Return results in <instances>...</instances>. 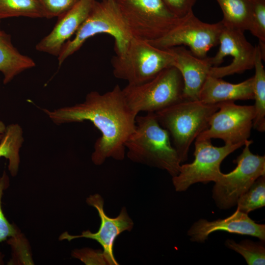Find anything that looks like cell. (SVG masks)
Instances as JSON below:
<instances>
[{
  "instance_id": "f546056e",
  "label": "cell",
  "mask_w": 265,
  "mask_h": 265,
  "mask_svg": "<svg viewBox=\"0 0 265 265\" xmlns=\"http://www.w3.org/2000/svg\"><path fill=\"white\" fill-rule=\"evenodd\" d=\"M5 128L6 126L4 123L0 121V142L2 137V134L4 132Z\"/></svg>"
},
{
  "instance_id": "8992f818",
  "label": "cell",
  "mask_w": 265,
  "mask_h": 265,
  "mask_svg": "<svg viewBox=\"0 0 265 265\" xmlns=\"http://www.w3.org/2000/svg\"><path fill=\"white\" fill-rule=\"evenodd\" d=\"M102 33L109 34L114 38L116 54L122 53L132 38L114 0L95 1L73 39L63 45L57 56L58 65L79 50L88 39Z\"/></svg>"
},
{
  "instance_id": "484cf974",
  "label": "cell",
  "mask_w": 265,
  "mask_h": 265,
  "mask_svg": "<svg viewBox=\"0 0 265 265\" xmlns=\"http://www.w3.org/2000/svg\"><path fill=\"white\" fill-rule=\"evenodd\" d=\"M9 186V178L4 171L0 176V243L16 235L18 231L15 225L10 224L5 217L1 208V198L3 191ZM3 256L0 252V265H3Z\"/></svg>"
},
{
  "instance_id": "4dcf8cb0",
  "label": "cell",
  "mask_w": 265,
  "mask_h": 265,
  "mask_svg": "<svg viewBox=\"0 0 265 265\" xmlns=\"http://www.w3.org/2000/svg\"></svg>"
},
{
  "instance_id": "7c38bea8",
  "label": "cell",
  "mask_w": 265,
  "mask_h": 265,
  "mask_svg": "<svg viewBox=\"0 0 265 265\" xmlns=\"http://www.w3.org/2000/svg\"><path fill=\"white\" fill-rule=\"evenodd\" d=\"M218 109L211 118L209 127L197 137L219 138L225 144H244L253 128V105L240 106L234 101L218 103Z\"/></svg>"
},
{
  "instance_id": "277c9868",
  "label": "cell",
  "mask_w": 265,
  "mask_h": 265,
  "mask_svg": "<svg viewBox=\"0 0 265 265\" xmlns=\"http://www.w3.org/2000/svg\"><path fill=\"white\" fill-rule=\"evenodd\" d=\"M173 54L170 48L157 47L148 41L132 38L125 50L112 57L113 74L130 84H140L172 66Z\"/></svg>"
},
{
  "instance_id": "e0dca14e",
  "label": "cell",
  "mask_w": 265,
  "mask_h": 265,
  "mask_svg": "<svg viewBox=\"0 0 265 265\" xmlns=\"http://www.w3.org/2000/svg\"><path fill=\"white\" fill-rule=\"evenodd\" d=\"M253 77L234 84L209 76L200 92L199 101L207 104L227 101L253 100Z\"/></svg>"
},
{
  "instance_id": "52a82bcc",
  "label": "cell",
  "mask_w": 265,
  "mask_h": 265,
  "mask_svg": "<svg viewBox=\"0 0 265 265\" xmlns=\"http://www.w3.org/2000/svg\"><path fill=\"white\" fill-rule=\"evenodd\" d=\"M183 88L181 73L171 66L147 81L128 84L122 90L127 104L138 115L141 111L155 113L182 101Z\"/></svg>"
},
{
  "instance_id": "6da1fadb",
  "label": "cell",
  "mask_w": 265,
  "mask_h": 265,
  "mask_svg": "<svg viewBox=\"0 0 265 265\" xmlns=\"http://www.w3.org/2000/svg\"><path fill=\"white\" fill-rule=\"evenodd\" d=\"M44 112L55 124L91 122L101 135L96 141L91 160L96 165L108 158L122 160L125 158V143L135 128L136 115L127 104L119 85L106 93H88L80 104Z\"/></svg>"
},
{
  "instance_id": "d6986e66",
  "label": "cell",
  "mask_w": 265,
  "mask_h": 265,
  "mask_svg": "<svg viewBox=\"0 0 265 265\" xmlns=\"http://www.w3.org/2000/svg\"><path fill=\"white\" fill-rule=\"evenodd\" d=\"M223 13V25L248 30L254 0H216Z\"/></svg>"
},
{
  "instance_id": "7a4b0ae2",
  "label": "cell",
  "mask_w": 265,
  "mask_h": 265,
  "mask_svg": "<svg viewBox=\"0 0 265 265\" xmlns=\"http://www.w3.org/2000/svg\"><path fill=\"white\" fill-rule=\"evenodd\" d=\"M125 146L132 161L166 170L172 177L178 174L181 160L155 113L136 116L135 130Z\"/></svg>"
},
{
  "instance_id": "7402d4cb",
  "label": "cell",
  "mask_w": 265,
  "mask_h": 265,
  "mask_svg": "<svg viewBox=\"0 0 265 265\" xmlns=\"http://www.w3.org/2000/svg\"><path fill=\"white\" fill-rule=\"evenodd\" d=\"M19 16L49 18L39 0H0V20Z\"/></svg>"
},
{
  "instance_id": "d4e9b609",
  "label": "cell",
  "mask_w": 265,
  "mask_h": 265,
  "mask_svg": "<svg viewBox=\"0 0 265 265\" xmlns=\"http://www.w3.org/2000/svg\"><path fill=\"white\" fill-rule=\"evenodd\" d=\"M249 31L259 39L263 57L265 58V0H254Z\"/></svg>"
},
{
  "instance_id": "83f0119b",
  "label": "cell",
  "mask_w": 265,
  "mask_h": 265,
  "mask_svg": "<svg viewBox=\"0 0 265 265\" xmlns=\"http://www.w3.org/2000/svg\"><path fill=\"white\" fill-rule=\"evenodd\" d=\"M79 0H39L48 18L60 17Z\"/></svg>"
},
{
  "instance_id": "30bf717a",
  "label": "cell",
  "mask_w": 265,
  "mask_h": 265,
  "mask_svg": "<svg viewBox=\"0 0 265 265\" xmlns=\"http://www.w3.org/2000/svg\"><path fill=\"white\" fill-rule=\"evenodd\" d=\"M223 27L221 21L214 24L202 22L192 11L164 36L149 42L162 49L187 46L194 55L204 58L212 48L219 44Z\"/></svg>"
},
{
  "instance_id": "ba28073f",
  "label": "cell",
  "mask_w": 265,
  "mask_h": 265,
  "mask_svg": "<svg viewBox=\"0 0 265 265\" xmlns=\"http://www.w3.org/2000/svg\"><path fill=\"white\" fill-rule=\"evenodd\" d=\"M252 140H246L240 155L234 160L236 167L231 172L222 173L214 182L212 197L221 210L237 205L238 199L260 176L265 175V157L253 154L250 150Z\"/></svg>"
},
{
  "instance_id": "9a60e30c",
  "label": "cell",
  "mask_w": 265,
  "mask_h": 265,
  "mask_svg": "<svg viewBox=\"0 0 265 265\" xmlns=\"http://www.w3.org/2000/svg\"><path fill=\"white\" fill-rule=\"evenodd\" d=\"M170 49L173 54L172 66L179 70L183 80V100L199 101L200 91L212 66L211 57H197L183 46Z\"/></svg>"
},
{
  "instance_id": "4316f807",
  "label": "cell",
  "mask_w": 265,
  "mask_h": 265,
  "mask_svg": "<svg viewBox=\"0 0 265 265\" xmlns=\"http://www.w3.org/2000/svg\"><path fill=\"white\" fill-rule=\"evenodd\" d=\"M72 256L87 265H107L103 250L89 248L75 249L72 251Z\"/></svg>"
},
{
  "instance_id": "5bb4252c",
  "label": "cell",
  "mask_w": 265,
  "mask_h": 265,
  "mask_svg": "<svg viewBox=\"0 0 265 265\" xmlns=\"http://www.w3.org/2000/svg\"><path fill=\"white\" fill-rule=\"evenodd\" d=\"M217 231H224L233 234L248 235L265 240V225L258 224L250 218L248 214L238 210L228 217L208 221L200 219L194 222L187 231L190 240L203 243L209 235Z\"/></svg>"
},
{
  "instance_id": "4fadbf2b",
  "label": "cell",
  "mask_w": 265,
  "mask_h": 265,
  "mask_svg": "<svg viewBox=\"0 0 265 265\" xmlns=\"http://www.w3.org/2000/svg\"><path fill=\"white\" fill-rule=\"evenodd\" d=\"M86 203L95 208L98 212L101 220L98 230L95 233H92L89 230L84 231L79 235H71L65 232L60 236L59 239L71 241L84 238L95 240L103 247L107 265H119L113 253L114 242L122 233L132 230L133 221L129 216L125 207L121 209L119 215L115 217H110L107 215L104 210V199L99 194L90 195L86 199Z\"/></svg>"
},
{
  "instance_id": "603a6c76",
  "label": "cell",
  "mask_w": 265,
  "mask_h": 265,
  "mask_svg": "<svg viewBox=\"0 0 265 265\" xmlns=\"http://www.w3.org/2000/svg\"><path fill=\"white\" fill-rule=\"evenodd\" d=\"M225 244L227 248L240 254L248 265L265 264V247L263 241L254 242L246 239L237 243L232 239H227Z\"/></svg>"
},
{
  "instance_id": "cb8c5ba5",
  "label": "cell",
  "mask_w": 265,
  "mask_h": 265,
  "mask_svg": "<svg viewBox=\"0 0 265 265\" xmlns=\"http://www.w3.org/2000/svg\"><path fill=\"white\" fill-rule=\"evenodd\" d=\"M237 210L248 214L265 205V175L259 177L238 200Z\"/></svg>"
},
{
  "instance_id": "ffe728a7",
  "label": "cell",
  "mask_w": 265,
  "mask_h": 265,
  "mask_svg": "<svg viewBox=\"0 0 265 265\" xmlns=\"http://www.w3.org/2000/svg\"><path fill=\"white\" fill-rule=\"evenodd\" d=\"M256 51L254 68L253 89L255 104L253 128L261 132L265 131V71L264 60L259 46H256Z\"/></svg>"
},
{
  "instance_id": "8fae6325",
  "label": "cell",
  "mask_w": 265,
  "mask_h": 265,
  "mask_svg": "<svg viewBox=\"0 0 265 265\" xmlns=\"http://www.w3.org/2000/svg\"><path fill=\"white\" fill-rule=\"evenodd\" d=\"M244 32L223 25L219 38L218 51L211 57L212 66L209 76L221 78L254 68L256 47L247 41Z\"/></svg>"
},
{
  "instance_id": "5b68a950",
  "label": "cell",
  "mask_w": 265,
  "mask_h": 265,
  "mask_svg": "<svg viewBox=\"0 0 265 265\" xmlns=\"http://www.w3.org/2000/svg\"><path fill=\"white\" fill-rule=\"evenodd\" d=\"M132 38L157 40L177 25L182 18L174 14L163 0H114Z\"/></svg>"
},
{
  "instance_id": "f1b7e54d",
  "label": "cell",
  "mask_w": 265,
  "mask_h": 265,
  "mask_svg": "<svg viewBox=\"0 0 265 265\" xmlns=\"http://www.w3.org/2000/svg\"><path fill=\"white\" fill-rule=\"evenodd\" d=\"M168 9L176 16L182 18L190 12L197 0H163Z\"/></svg>"
},
{
  "instance_id": "3957f363",
  "label": "cell",
  "mask_w": 265,
  "mask_h": 265,
  "mask_svg": "<svg viewBox=\"0 0 265 265\" xmlns=\"http://www.w3.org/2000/svg\"><path fill=\"white\" fill-rule=\"evenodd\" d=\"M218 109V104L182 100L155 113L171 137L181 163L187 159L192 142L209 128L211 117Z\"/></svg>"
},
{
  "instance_id": "ac0fdd59",
  "label": "cell",
  "mask_w": 265,
  "mask_h": 265,
  "mask_svg": "<svg viewBox=\"0 0 265 265\" xmlns=\"http://www.w3.org/2000/svg\"><path fill=\"white\" fill-rule=\"evenodd\" d=\"M35 66L34 60L21 54L12 45L9 36L0 29V72L3 75V83H8L20 73Z\"/></svg>"
},
{
  "instance_id": "44dd1931",
  "label": "cell",
  "mask_w": 265,
  "mask_h": 265,
  "mask_svg": "<svg viewBox=\"0 0 265 265\" xmlns=\"http://www.w3.org/2000/svg\"><path fill=\"white\" fill-rule=\"evenodd\" d=\"M23 142V132L19 124L6 126L0 142V158L4 157L8 159V169L12 177L16 176L18 172L19 152Z\"/></svg>"
},
{
  "instance_id": "2e32d148",
  "label": "cell",
  "mask_w": 265,
  "mask_h": 265,
  "mask_svg": "<svg viewBox=\"0 0 265 265\" xmlns=\"http://www.w3.org/2000/svg\"><path fill=\"white\" fill-rule=\"evenodd\" d=\"M96 0H79L61 16L51 32L36 46L40 52L58 56L64 44L76 32Z\"/></svg>"
},
{
  "instance_id": "9c48e42d",
  "label": "cell",
  "mask_w": 265,
  "mask_h": 265,
  "mask_svg": "<svg viewBox=\"0 0 265 265\" xmlns=\"http://www.w3.org/2000/svg\"><path fill=\"white\" fill-rule=\"evenodd\" d=\"M195 140L193 161L181 164L178 174L172 177L177 192L185 191L195 183L217 181L223 173L220 168L222 161L244 145L225 144L216 147L212 145L211 139L196 138Z\"/></svg>"
}]
</instances>
